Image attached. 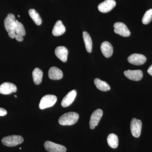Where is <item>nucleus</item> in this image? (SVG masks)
Masks as SVG:
<instances>
[{
  "instance_id": "24",
  "label": "nucleus",
  "mask_w": 152,
  "mask_h": 152,
  "mask_svg": "<svg viewBox=\"0 0 152 152\" xmlns=\"http://www.w3.org/2000/svg\"><path fill=\"white\" fill-rule=\"evenodd\" d=\"M152 20V9H150L146 11L144 14L142 22L144 24L147 25Z\"/></svg>"
},
{
  "instance_id": "10",
  "label": "nucleus",
  "mask_w": 152,
  "mask_h": 152,
  "mask_svg": "<svg viewBox=\"0 0 152 152\" xmlns=\"http://www.w3.org/2000/svg\"><path fill=\"white\" fill-rule=\"evenodd\" d=\"M16 86L14 84L6 82L0 85V94L4 95L10 94L17 91Z\"/></svg>"
},
{
  "instance_id": "5",
  "label": "nucleus",
  "mask_w": 152,
  "mask_h": 152,
  "mask_svg": "<svg viewBox=\"0 0 152 152\" xmlns=\"http://www.w3.org/2000/svg\"><path fill=\"white\" fill-rule=\"evenodd\" d=\"M130 127L132 135L135 137H139L141 133V121L137 119L136 118H134L131 121Z\"/></svg>"
},
{
  "instance_id": "16",
  "label": "nucleus",
  "mask_w": 152,
  "mask_h": 152,
  "mask_svg": "<svg viewBox=\"0 0 152 152\" xmlns=\"http://www.w3.org/2000/svg\"><path fill=\"white\" fill-rule=\"evenodd\" d=\"M48 76L49 77L51 80H60L63 77V72L56 67H52L49 69Z\"/></svg>"
},
{
  "instance_id": "15",
  "label": "nucleus",
  "mask_w": 152,
  "mask_h": 152,
  "mask_svg": "<svg viewBox=\"0 0 152 152\" xmlns=\"http://www.w3.org/2000/svg\"><path fill=\"white\" fill-rule=\"evenodd\" d=\"M55 54L61 61L66 62L67 60L68 50L66 47L58 46L55 50Z\"/></svg>"
},
{
  "instance_id": "4",
  "label": "nucleus",
  "mask_w": 152,
  "mask_h": 152,
  "mask_svg": "<svg viewBox=\"0 0 152 152\" xmlns=\"http://www.w3.org/2000/svg\"><path fill=\"white\" fill-rule=\"evenodd\" d=\"M5 28L7 30L9 37L12 39L15 38V35L16 20H14L8 17H6L4 21Z\"/></svg>"
},
{
  "instance_id": "29",
  "label": "nucleus",
  "mask_w": 152,
  "mask_h": 152,
  "mask_svg": "<svg viewBox=\"0 0 152 152\" xmlns=\"http://www.w3.org/2000/svg\"><path fill=\"white\" fill-rule=\"evenodd\" d=\"M15 96V97H17V96Z\"/></svg>"
},
{
  "instance_id": "23",
  "label": "nucleus",
  "mask_w": 152,
  "mask_h": 152,
  "mask_svg": "<svg viewBox=\"0 0 152 152\" xmlns=\"http://www.w3.org/2000/svg\"><path fill=\"white\" fill-rule=\"evenodd\" d=\"M16 26L15 28V34L23 37L26 35V31L23 25L18 20H16Z\"/></svg>"
},
{
  "instance_id": "25",
  "label": "nucleus",
  "mask_w": 152,
  "mask_h": 152,
  "mask_svg": "<svg viewBox=\"0 0 152 152\" xmlns=\"http://www.w3.org/2000/svg\"><path fill=\"white\" fill-rule=\"evenodd\" d=\"M7 113V112L5 109L0 107V116H4L6 115Z\"/></svg>"
},
{
  "instance_id": "20",
  "label": "nucleus",
  "mask_w": 152,
  "mask_h": 152,
  "mask_svg": "<svg viewBox=\"0 0 152 152\" xmlns=\"http://www.w3.org/2000/svg\"><path fill=\"white\" fill-rule=\"evenodd\" d=\"M95 86L98 89L103 91H107L110 90V87L107 82L103 81L100 79L96 78L94 81Z\"/></svg>"
},
{
  "instance_id": "14",
  "label": "nucleus",
  "mask_w": 152,
  "mask_h": 152,
  "mask_svg": "<svg viewBox=\"0 0 152 152\" xmlns=\"http://www.w3.org/2000/svg\"><path fill=\"white\" fill-rule=\"evenodd\" d=\"M101 51L106 58L111 56L113 53V48L111 44L107 41L104 42L101 46Z\"/></svg>"
},
{
  "instance_id": "17",
  "label": "nucleus",
  "mask_w": 152,
  "mask_h": 152,
  "mask_svg": "<svg viewBox=\"0 0 152 152\" xmlns=\"http://www.w3.org/2000/svg\"><path fill=\"white\" fill-rule=\"evenodd\" d=\"M66 31V28L62 22L61 20H58L55 24L53 28L52 33L54 36L58 37L63 34Z\"/></svg>"
},
{
  "instance_id": "2",
  "label": "nucleus",
  "mask_w": 152,
  "mask_h": 152,
  "mask_svg": "<svg viewBox=\"0 0 152 152\" xmlns=\"http://www.w3.org/2000/svg\"><path fill=\"white\" fill-rule=\"evenodd\" d=\"M24 139L20 135H11L4 137L2 139V143L6 146L12 147L16 146L22 143Z\"/></svg>"
},
{
  "instance_id": "22",
  "label": "nucleus",
  "mask_w": 152,
  "mask_h": 152,
  "mask_svg": "<svg viewBox=\"0 0 152 152\" xmlns=\"http://www.w3.org/2000/svg\"><path fill=\"white\" fill-rule=\"evenodd\" d=\"M29 15L36 25L40 26L42 23V20L39 13L34 9H30L28 11Z\"/></svg>"
},
{
  "instance_id": "3",
  "label": "nucleus",
  "mask_w": 152,
  "mask_h": 152,
  "mask_svg": "<svg viewBox=\"0 0 152 152\" xmlns=\"http://www.w3.org/2000/svg\"><path fill=\"white\" fill-rule=\"evenodd\" d=\"M57 101L56 96L53 95H46L42 98L39 104L41 110L50 107L54 105Z\"/></svg>"
},
{
  "instance_id": "30",
  "label": "nucleus",
  "mask_w": 152,
  "mask_h": 152,
  "mask_svg": "<svg viewBox=\"0 0 152 152\" xmlns=\"http://www.w3.org/2000/svg\"><path fill=\"white\" fill-rule=\"evenodd\" d=\"M18 17L19 18H20V15H18Z\"/></svg>"
},
{
  "instance_id": "19",
  "label": "nucleus",
  "mask_w": 152,
  "mask_h": 152,
  "mask_svg": "<svg viewBox=\"0 0 152 152\" xmlns=\"http://www.w3.org/2000/svg\"><path fill=\"white\" fill-rule=\"evenodd\" d=\"M42 71L38 68H36L33 71L32 76L33 80L36 85H39L42 83L43 78Z\"/></svg>"
},
{
  "instance_id": "1",
  "label": "nucleus",
  "mask_w": 152,
  "mask_h": 152,
  "mask_svg": "<svg viewBox=\"0 0 152 152\" xmlns=\"http://www.w3.org/2000/svg\"><path fill=\"white\" fill-rule=\"evenodd\" d=\"M79 115L75 112H69L63 115L58 120L59 124L62 126H72L79 119Z\"/></svg>"
},
{
  "instance_id": "13",
  "label": "nucleus",
  "mask_w": 152,
  "mask_h": 152,
  "mask_svg": "<svg viewBox=\"0 0 152 152\" xmlns=\"http://www.w3.org/2000/svg\"><path fill=\"white\" fill-rule=\"evenodd\" d=\"M77 95V92L75 90H73L68 93L62 101L61 106L64 107H66L72 104Z\"/></svg>"
},
{
  "instance_id": "26",
  "label": "nucleus",
  "mask_w": 152,
  "mask_h": 152,
  "mask_svg": "<svg viewBox=\"0 0 152 152\" xmlns=\"http://www.w3.org/2000/svg\"><path fill=\"white\" fill-rule=\"evenodd\" d=\"M15 38L16 39L18 42H22L23 40V36L17 34H16L15 35Z\"/></svg>"
},
{
  "instance_id": "7",
  "label": "nucleus",
  "mask_w": 152,
  "mask_h": 152,
  "mask_svg": "<svg viewBox=\"0 0 152 152\" xmlns=\"http://www.w3.org/2000/svg\"><path fill=\"white\" fill-rule=\"evenodd\" d=\"M114 32L116 34L124 37H129L131 34L129 30L124 23L117 22L114 25Z\"/></svg>"
},
{
  "instance_id": "27",
  "label": "nucleus",
  "mask_w": 152,
  "mask_h": 152,
  "mask_svg": "<svg viewBox=\"0 0 152 152\" xmlns=\"http://www.w3.org/2000/svg\"><path fill=\"white\" fill-rule=\"evenodd\" d=\"M7 17L8 18H10L11 19L14 20H16L15 18V15L12 14H9L8 15Z\"/></svg>"
},
{
  "instance_id": "12",
  "label": "nucleus",
  "mask_w": 152,
  "mask_h": 152,
  "mask_svg": "<svg viewBox=\"0 0 152 152\" xmlns=\"http://www.w3.org/2000/svg\"><path fill=\"white\" fill-rule=\"evenodd\" d=\"M125 76L130 80L134 81H139L141 80L143 77V73L140 70L125 71L124 72Z\"/></svg>"
},
{
  "instance_id": "18",
  "label": "nucleus",
  "mask_w": 152,
  "mask_h": 152,
  "mask_svg": "<svg viewBox=\"0 0 152 152\" xmlns=\"http://www.w3.org/2000/svg\"><path fill=\"white\" fill-rule=\"evenodd\" d=\"M83 38L85 44L87 51L89 53H91L92 50V41L89 34L86 31L83 32Z\"/></svg>"
},
{
  "instance_id": "8",
  "label": "nucleus",
  "mask_w": 152,
  "mask_h": 152,
  "mask_svg": "<svg viewBox=\"0 0 152 152\" xmlns=\"http://www.w3.org/2000/svg\"><path fill=\"white\" fill-rule=\"evenodd\" d=\"M103 114V112L101 109H97L93 112L89 122L90 127L91 129H94L97 126Z\"/></svg>"
},
{
  "instance_id": "9",
  "label": "nucleus",
  "mask_w": 152,
  "mask_h": 152,
  "mask_svg": "<svg viewBox=\"0 0 152 152\" xmlns=\"http://www.w3.org/2000/svg\"><path fill=\"white\" fill-rule=\"evenodd\" d=\"M146 58L140 54L134 53L130 55L128 58L129 63L135 65H142L146 61Z\"/></svg>"
},
{
  "instance_id": "21",
  "label": "nucleus",
  "mask_w": 152,
  "mask_h": 152,
  "mask_svg": "<svg viewBox=\"0 0 152 152\" xmlns=\"http://www.w3.org/2000/svg\"><path fill=\"white\" fill-rule=\"evenodd\" d=\"M107 141L109 145L112 148H116L118 145V138L115 134H110L108 136Z\"/></svg>"
},
{
  "instance_id": "6",
  "label": "nucleus",
  "mask_w": 152,
  "mask_h": 152,
  "mask_svg": "<svg viewBox=\"0 0 152 152\" xmlns=\"http://www.w3.org/2000/svg\"><path fill=\"white\" fill-rule=\"evenodd\" d=\"M45 148L48 152H66V148L62 145L48 141L44 144Z\"/></svg>"
},
{
  "instance_id": "11",
  "label": "nucleus",
  "mask_w": 152,
  "mask_h": 152,
  "mask_svg": "<svg viewBox=\"0 0 152 152\" xmlns=\"http://www.w3.org/2000/svg\"><path fill=\"white\" fill-rule=\"evenodd\" d=\"M116 2L115 0H105L98 7V10L102 13L108 12L115 7Z\"/></svg>"
},
{
  "instance_id": "28",
  "label": "nucleus",
  "mask_w": 152,
  "mask_h": 152,
  "mask_svg": "<svg viewBox=\"0 0 152 152\" xmlns=\"http://www.w3.org/2000/svg\"><path fill=\"white\" fill-rule=\"evenodd\" d=\"M148 73L149 74H150L152 76V64L150 66L149 68L148 69Z\"/></svg>"
}]
</instances>
